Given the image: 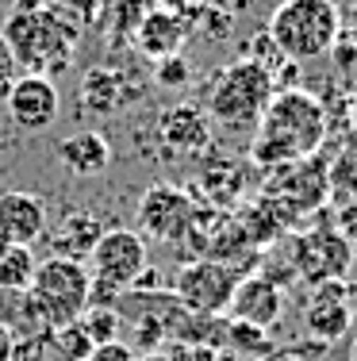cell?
Here are the masks:
<instances>
[{"label":"cell","mask_w":357,"mask_h":361,"mask_svg":"<svg viewBox=\"0 0 357 361\" xmlns=\"http://www.w3.org/2000/svg\"><path fill=\"white\" fill-rule=\"evenodd\" d=\"M158 81L161 85H184V81H189V62H184L181 54L161 58V62H158Z\"/></svg>","instance_id":"7402d4cb"},{"label":"cell","mask_w":357,"mask_h":361,"mask_svg":"<svg viewBox=\"0 0 357 361\" xmlns=\"http://www.w3.org/2000/svg\"><path fill=\"white\" fill-rule=\"evenodd\" d=\"M4 42L12 47L15 62H23L31 73H39L42 42H46L50 70H62V66H70L73 42H77V27H73L62 12H54L50 4L42 8V12H23V8H15L8 27H4Z\"/></svg>","instance_id":"5b68a950"},{"label":"cell","mask_w":357,"mask_h":361,"mask_svg":"<svg viewBox=\"0 0 357 361\" xmlns=\"http://www.w3.org/2000/svg\"><path fill=\"white\" fill-rule=\"evenodd\" d=\"M253 161L261 169H288L296 161H308L322 146L327 135V111L311 92L303 89H280L261 111L253 127Z\"/></svg>","instance_id":"6da1fadb"},{"label":"cell","mask_w":357,"mask_h":361,"mask_svg":"<svg viewBox=\"0 0 357 361\" xmlns=\"http://www.w3.org/2000/svg\"><path fill=\"white\" fill-rule=\"evenodd\" d=\"M234 285H238V273L227 262L196 257V262L181 265V273L173 281V300L189 315H223L234 296Z\"/></svg>","instance_id":"52a82bcc"},{"label":"cell","mask_w":357,"mask_h":361,"mask_svg":"<svg viewBox=\"0 0 357 361\" xmlns=\"http://www.w3.org/2000/svg\"><path fill=\"white\" fill-rule=\"evenodd\" d=\"M58 161L73 177H100L112 166V142L100 131H77L58 142Z\"/></svg>","instance_id":"5bb4252c"},{"label":"cell","mask_w":357,"mask_h":361,"mask_svg":"<svg viewBox=\"0 0 357 361\" xmlns=\"http://www.w3.org/2000/svg\"><path fill=\"white\" fill-rule=\"evenodd\" d=\"M227 315L242 326H253V331H269L284 315V288L273 277H265V273L238 277L234 296L227 304Z\"/></svg>","instance_id":"30bf717a"},{"label":"cell","mask_w":357,"mask_h":361,"mask_svg":"<svg viewBox=\"0 0 357 361\" xmlns=\"http://www.w3.org/2000/svg\"><path fill=\"white\" fill-rule=\"evenodd\" d=\"M338 31H342V12L334 0H284L269 16L265 35L288 62H315L334 50Z\"/></svg>","instance_id":"3957f363"},{"label":"cell","mask_w":357,"mask_h":361,"mask_svg":"<svg viewBox=\"0 0 357 361\" xmlns=\"http://www.w3.org/2000/svg\"><path fill=\"white\" fill-rule=\"evenodd\" d=\"M273 73L261 70L250 58H238L231 62L219 81L211 85L208 97V116L215 119L219 127H231V131H246V127H258L261 111L273 100Z\"/></svg>","instance_id":"277c9868"},{"label":"cell","mask_w":357,"mask_h":361,"mask_svg":"<svg viewBox=\"0 0 357 361\" xmlns=\"http://www.w3.org/2000/svg\"><path fill=\"white\" fill-rule=\"evenodd\" d=\"M84 361H134V350L127 342H104V346H92Z\"/></svg>","instance_id":"cb8c5ba5"},{"label":"cell","mask_w":357,"mask_h":361,"mask_svg":"<svg viewBox=\"0 0 357 361\" xmlns=\"http://www.w3.org/2000/svg\"><path fill=\"white\" fill-rule=\"evenodd\" d=\"M334 231L346 238V243L357 246V196H353V200H342V208H338V219H334Z\"/></svg>","instance_id":"603a6c76"},{"label":"cell","mask_w":357,"mask_h":361,"mask_svg":"<svg viewBox=\"0 0 357 361\" xmlns=\"http://www.w3.org/2000/svg\"><path fill=\"white\" fill-rule=\"evenodd\" d=\"M89 262V277L100 281V285L115 288V292H127L134 288L139 273L150 265V254H146V238L139 231H127V227H115V231H104L100 243L92 246V254L84 257Z\"/></svg>","instance_id":"ba28073f"},{"label":"cell","mask_w":357,"mask_h":361,"mask_svg":"<svg viewBox=\"0 0 357 361\" xmlns=\"http://www.w3.org/2000/svg\"><path fill=\"white\" fill-rule=\"evenodd\" d=\"M288 250H292V277H300L311 288L327 281H346L353 269V243H346L334 227L292 235Z\"/></svg>","instance_id":"8992f818"},{"label":"cell","mask_w":357,"mask_h":361,"mask_svg":"<svg viewBox=\"0 0 357 361\" xmlns=\"http://www.w3.org/2000/svg\"><path fill=\"white\" fill-rule=\"evenodd\" d=\"M196 223V204L189 200V192L173 185H154L142 192L139 200V235H150L158 243H177L184 238Z\"/></svg>","instance_id":"9c48e42d"},{"label":"cell","mask_w":357,"mask_h":361,"mask_svg":"<svg viewBox=\"0 0 357 361\" xmlns=\"http://www.w3.org/2000/svg\"><path fill=\"white\" fill-rule=\"evenodd\" d=\"M350 319H353V296L346 292L342 281H327V285L311 288V300L303 307V326H308L311 338H322V346L346 338Z\"/></svg>","instance_id":"7c38bea8"},{"label":"cell","mask_w":357,"mask_h":361,"mask_svg":"<svg viewBox=\"0 0 357 361\" xmlns=\"http://www.w3.org/2000/svg\"><path fill=\"white\" fill-rule=\"evenodd\" d=\"M104 223L89 212H77V216H65V223L58 231H46L50 243H54V257H73V262H84L92 254V246L104 235Z\"/></svg>","instance_id":"2e32d148"},{"label":"cell","mask_w":357,"mask_h":361,"mask_svg":"<svg viewBox=\"0 0 357 361\" xmlns=\"http://www.w3.org/2000/svg\"><path fill=\"white\" fill-rule=\"evenodd\" d=\"M346 361H357V334L350 338V350H346Z\"/></svg>","instance_id":"4316f807"},{"label":"cell","mask_w":357,"mask_h":361,"mask_svg":"<svg viewBox=\"0 0 357 361\" xmlns=\"http://www.w3.org/2000/svg\"><path fill=\"white\" fill-rule=\"evenodd\" d=\"M0 361H15V331L0 319Z\"/></svg>","instance_id":"d4e9b609"},{"label":"cell","mask_w":357,"mask_h":361,"mask_svg":"<svg viewBox=\"0 0 357 361\" xmlns=\"http://www.w3.org/2000/svg\"><path fill=\"white\" fill-rule=\"evenodd\" d=\"M327 188L334 196H357V139L346 146L342 154H338L334 161H330V169H327Z\"/></svg>","instance_id":"ffe728a7"},{"label":"cell","mask_w":357,"mask_h":361,"mask_svg":"<svg viewBox=\"0 0 357 361\" xmlns=\"http://www.w3.org/2000/svg\"><path fill=\"white\" fill-rule=\"evenodd\" d=\"M161 142L173 146V150H200L203 142H208V116L196 108V104H177L169 108L165 116H161Z\"/></svg>","instance_id":"e0dca14e"},{"label":"cell","mask_w":357,"mask_h":361,"mask_svg":"<svg viewBox=\"0 0 357 361\" xmlns=\"http://www.w3.org/2000/svg\"><path fill=\"white\" fill-rule=\"evenodd\" d=\"M46 231V204L35 192H0V243L35 246Z\"/></svg>","instance_id":"4fadbf2b"},{"label":"cell","mask_w":357,"mask_h":361,"mask_svg":"<svg viewBox=\"0 0 357 361\" xmlns=\"http://www.w3.org/2000/svg\"><path fill=\"white\" fill-rule=\"evenodd\" d=\"M184 35H189V27H184L173 12H150V16L139 20V35H134V42H139L142 54H150V58L161 62V58L181 54Z\"/></svg>","instance_id":"9a60e30c"},{"label":"cell","mask_w":357,"mask_h":361,"mask_svg":"<svg viewBox=\"0 0 357 361\" xmlns=\"http://www.w3.org/2000/svg\"><path fill=\"white\" fill-rule=\"evenodd\" d=\"M89 265L73 262V257H54L35 265V277H31L27 292H23V304L31 312V323L39 326V334L50 331H65L84 315L89 307Z\"/></svg>","instance_id":"7a4b0ae2"},{"label":"cell","mask_w":357,"mask_h":361,"mask_svg":"<svg viewBox=\"0 0 357 361\" xmlns=\"http://www.w3.org/2000/svg\"><path fill=\"white\" fill-rule=\"evenodd\" d=\"M81 334L92 346H104V342H119V312L115 307H84V315L77 319Z\"/></svg>","instance_id":"d6986e66"},{"label":"cell","mask_w":357,"mask_h":361,"mask_svg":"<svg viewBox=\"0 0 357 361\" xmlns=\"http://www.w3.org/2000/svg\"><path fill=\"white\" fill-rule=\"evenodd\" d=\"M20 81V62H15L12 47L4 42V35H0V100L8 97V89Z\"/></svg>","instance_id":"44dd1931"},{"label":"cell","mask_w":357,"mask_h":361,"mask_svg":"<svg viewBox=\"0 0 357 361\" xmlns=\"http://www.w3.org/2000/svg\"><path fill=\"white\" fill-rule=\"evenodd\" d=\"M134 361H177V357L169 354V350H146V354H142V357H134Z\"/></svg>","instance_id":"484cf974"},{"label":"cell","mask_w":357,"mask_h":361,"mask_svg":"<svg viewBox=\"0 0 357 361\" xmlns=\"http://www.w3.org/2000/svg\"><path fill=\"white\" fill-rule=\"evenodd\" d=\"M39 257L31 254V246L0 243V292H27L31 277H35Z\"/></svg>","instance_id":"ac0fdd59"},{"label":"cell","mask_w":357,"mask_h":361,"mask_svg":"<svg viewBox=\"0 0 357 361\" xmlns=\"http://www.w3.org/2000/svg\"><path fill=\"white\" fill-rule=\"evenodd\" d=\"M58 104H62V100H58L54 81H50V77H39V73H23L4 97L8 119H12L20 131H46L58 119Z\"/></svg>","instance_id":"8fae6325"}]
</instances>
